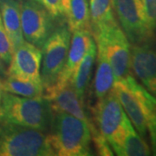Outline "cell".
I'll use <instances>...</instances> for the list:
<instances>
[{
	"label": "cell",
	"instance_id": "obj_1",
	"mask_svg": "<svg viewBox=\"0 0 156 156\" xmlns=\"http://www.w3.org/2000/svg\"><path fill=\"white\" fill-rule=\"evenodd\" d=\"M49 144L55 155H91L92 136L89 125L66 112H53Z\"/></svg>",
	"mask_w": 156,
	"mask_h": 156
},
{
	"label": "cell",
	"instance_id": "obj_2",
	"mask_svg": "<svg viewBox=\"0 0 156 156\" xmlns=\"http://www.w3.org/2000/svg\"><path fill=\"white\" fill-rule=\"evenodd\" d=\"M53 111L44 96L23 97L3 92L0 103V123L50 131Z\"/></svg>",
	"mask_w": 156,
	"mask_h": 156
},
{
	"label": "cell",
	"instance_id": "obj_3",
	"mask_svg": "<svg viewBox=\"0 0 156 156\" xmlns=\"http://www.w3.org/2000/svg\"><path fill=\"white\" fill-rule=\"evenodd\" d=\"M113 91L138 134L147 136V117L156 109V97L130 74L115 82Z\"/></svg>",
	"mask_w": 156,
	"mask_h": 156
},
{
	"label": "cell",
	"instance_id": "obj_4",
	"mask_svg": "<svg viewBox=\"0 0 156 156\" xmlns=\"http://www.w3.org/2000/svg\"><path fill=\"white\" fill-rule=\"evenodd\" d=\"M47 134L37 129L0 123V156H53Z\"/></svg>",
	"mask_w": 156,
	"mask_h": 156
},
{
	"label": "cell",
	"instance_id": "obj_5",
	"mask_svg": "<svg viewBox=\"0 0 156 156\" xmlns=\"http://www.w3.org/2000/svg\"><path fill=\"white\" fill-rule=\"evenodd\" d=\"M92 121L116 155L122 156L124 119L127 115L112 89L92 108Z\"/></svg>",
	"mask_w": 156,
	"mask_h": 156
},
{
	"label": "cell",
	"instance_id": "obj_6",
	"mask_svg": "<svg viewBox=\"0 0 156 156\" xmlns=\"http://www.w3.org/2000/svg\"><path fill=\"white\" fill-rule=\"evenodd\" d=\"M97 50L104 53L111 65L115 81L126 77L131 69V46L118 23L92 35Z\"/></svg>",
	"mask_w": 156,
	"mask_h": 156
},
{
	"label": "cell",
	"instance_id": "obj_7",
	"mask_svg": "<svg viewBox=\"0 0 156 156\" xmlns=\"http://www.w3.org/2000/svg\"><path fill=\"white\" fill-rule=\"evenodd\" d=\"M71 41L67 23L56 26L42 47L41 82L44 89L56 83L63 68Z\"/></svg>",
	"mask_w": 156,
	"mask_h": 156
},
{
	"label": "cell",
	"instance_id": "obj_8",
	"mask_svg": "<svg viewBox=\"0 0 156 156\" xmlns=\"http://www.w3.org/2000/svg\"><path fill=\"white\" fill-rule=\"evenodd\" d=\"M20 13L24 40L42 49L55 29V18L36 0H23L20 3Z\"/></svg>",
	"mask_w": 156,
	"mask_h": 156
},
{
	"label": "cell",
	"instance_id": "obj_9",
	"mask_svg": "<svg viewBox=\"0 0 156 156\" xmlns=\"http://www.w3.org/2000/svg\"><path fill=\"white\" fill-rule=\"evenodd\" d=\"M111 4L129 42L146 44L154 37L147 28L140 0H111Z\"/></svg>",
	"mask_w": 156,
	"mask_h": 156
},
{
	"label": "cell",
	"instance_id": "obj_10",
	"mask_svg": "<svg viewBox=\"0 0 156 156\" xmlns=\"http://www.w3.org/2000/svg\"><path fill=\"white\" fill-rule=\"evenodd\" d=\"M43 96L49 101L52 111L66 112L83 120L89 125L92 138L100 135L93 121L85 111L84 101L78 96L70 82L62 87H57L55 84L50 85L45 88Z\"/></svg>",
	"mask_w": 156,
	"mask_h": 156
},
{
	"label": "cell",
	"instance_id": "obj_11",
	"mask_svg": "<svg viewBox=\"0 0 156 156\" xmlns=\"http://www.w3.org/2000/svg\"><path fill=\"white\" fill-rule=\"evenodd\" d=\"M42 50L24 41L12 54L7 76L41 82Z\"/></svg>",
	"mask_w": 156,
	"mask_h": 156
},
{
	"label": "cell",
	"instance_id": "obj_12",
	"mask_svg": "<svg viewBox=\"0 0 156 156\" xmlns=\"http://www.w3.org/2000/svg\"><path fill=\"white\" fill-rule=\"evenodd\" d=\"M131 68L146 89L156 97V49L147 43L133 44Z\"/></svg>",
	"mask_w": 156,
	"mask_h": 156
},
{
	"label": "cell",
	"instance_id": "obj_13",
	"mask_svg": "<svg viewBox=\"0 0 156 156\" xmlns=\"http://www.w3.org/2000/svg\"><path fill=\"white\" fill-rule=\"evenodd\" d=\"M72 33L70 45L64 65L56 83H54L57 87H62L71 81L73 74L88 50L91 40L93 39L92 34L89 30H81L73 31Z\"/></svg>",
	"mask_w": 156,
	"mask_h": 156
},
{
	"label": "cell",
	"instance_id": "obj_14",
	"mask_svg": "<svg viewBox=\"0 0 156 156\" xmlns=\"http://www.w3.org/2000/svg\"><path fill=\"white\" fill-rule=\"evenodd\" d=\"M0 12L13 54L25 41L21 26L20 2L18 0H0Z\"/></svg>",
	"mask_w": 156,
	"mask_h": 156
},
{
	"label": "cell",
	"instance_id": "obj_15",
	"mask_svg": "<svg viewBox=\"0 0 156 156\" xmlns=\"http://www.w3.org/2000/svg\"><path fill=\"white\" fill-rule=\"evenodd\" d=\"M62 12L71 32L81 30L91 32L89 0H62Z\"/></svg>",
	"mask_w": 156,
	"mask_h": 156
},
{
	"label": "cell",
	"instance_id": "obj_16",
	"mask_svg": "<svg viewBox=\"0 0 156 156\" xmlns=\"http://www.w3.org/2000/svg\"><path fill=\"white\" fill-rule=\"evenodd\" d=\"M96 55H97V48H96L95 39L93 38L91 40L89 48L86 53L84 54L83 57L82 58L77 68L76 69L70 81L78 96L83 101L85 93L88 89L89 82L91 79L92 70L96 59Z\"/></svg>",
	"mask_w": 156,
	"mask_h": 156
},
{
	"label": "cell",
	"instance_id": "obj_17",
	"mask_svg": "<svg viewBox=\"0 0 156 156\" xmlns=\"http://www.w3.org/2000/svg\"><path fill=\"white\" fill-rule=\"evenodd\" d=\"M89 4L92 35L117 23L111 0H89Z\"/></svg>",
	"mask_w": 156,
	"mask_h": 156
},
{
	"label": "cell",
	"instance_id": "obj_18",
	"mask_svg": "<svg viewBox=\"0 0 156 156\" xmlns=\"http://www.w3.org/2000/svg\"><path fill=\"white\" fill-rule=\"evenodd\" d=\"M97 66L94 78V92L97 99L102 98L110 92L115 82L111 65L104 53L97 50Z\"/></svg>",
	"mask_w": 156,
	"mask_h": 156
},
{
	"label": "cell",
	"instance_id": "obj_19",
	"mask_svg": "<svg viewBox=\"0 0 156 156\" xmlns=\"http://www.w3.org/2000/svg\"><path fill=\"white\" fill-rule=\"evenodd\" d=\"M123 126L124 134L122 144V156L150 155L149 147L135 130L128 115L125 116Z\"/></svg>",
	"mask_w": 156,
	"mask_h": 156
},
{
	"label": "cell",
	"instance_id": "obj_20",
	"mask_svg": "<svg viewBox=\"0 0 156 156\" xmlns=\"http://www.w3.org/2000/svg\"><path fill=\"white\" fill-rule=\"evenodd\" d=\"M2 87L5 92L23 97H41L44 90L42 82L12 76H7L2 81Z\"/></svg>",
	"mask_w": 156,
	"mask_h": 156
},
{
	"label": "cell",
	"instance_id": "obj_21",
	"mask_svg": "<svg viewBox=\"0 0 156 156\" xmlns=\"http://www.w3.org/2000/svg\"><path fill=\"white\" fill-rule=\"evenodd\" d=\"M147 28L154 36L156 31V0H140Z\"/></svg>",
	"mask_w": 156,
	"mask_h": 156
},
{
	"label": "cell",
	"instance_id": "obj_22",
	"mask_svg": "<svg viewBox=\"0 0 156 156\" xmlns=\"http://www.w3.org/2000/svg\"><path fill=\"white\" fill-rule=\"evenodd\" d=\"M0 57L5 64H9L12 57V50L10 40L6 34L0 12Z\"/></svg>",
	"mask_w": 156,
	"mask_h": 156
},
{
	"label": "cell",
	"instance_id": "obj_23",
	"mask_svg": "<svg viewBox=\"0 0 156 156\" xmlns=\"http://www.w3.org/2000/svg\"><path fill=\"white\" fill-rule=\"evenodd\" d=\"M147 130L150 137L153 154L156 155V109L151 111L147 117Z\"/></svg>",
	"mask_w": 156,
	"mask_h": 156
},
{
	"label": "cell",
	"instance_id": "obj_24",
	"mask_svg": "<svg viewBox=\"0 0 156 156\" xmlns=\"http://www.w3.org/2000/svg\"><path fill=\"white\" fill-rule=\"evenodd\" d=\"M44 7L53 18L62 17V0H36Z\"/></svg>",
	"mask_w": 156,
	"mask_h": 156
},
{
	"label": "cell",
	"instance_id": "obj_25",
	"mask_svg": "<svg viewBox=\"0 0 156 156\" xmlns=\"http://www.w3.org/2000/svg\"><path fill=\"white\" fill-rule=\"evenodd\" d=\"M5 74V62L2 60V58L0 57V76H4Z\"/></svg>",
	"mask_w": 156,
	"mask_h": 156
},
{
	"label": "cell",
	"instance_id": "obj_26",
	"mask_svg": "<svg viewBox=\"0 0 156 156\" xmlns=\"http://www.w3.org/2000/svg\"><path fill=\"white\" fill-rule=\"evenodd\" d=\"M3 87H2V81H0V103H1V99H2V95H3Z\"/></svg>",
	"mask_w": 156,
	"mask_h": 156
}]
</instances>
